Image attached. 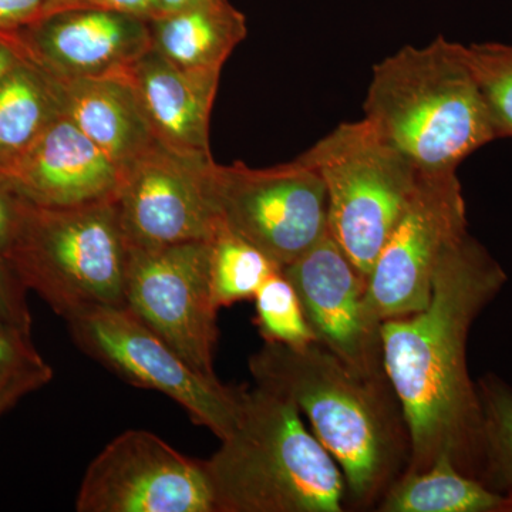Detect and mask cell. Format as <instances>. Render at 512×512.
<instances>
[{
  "instance_id": "6da1fadb",
  "label": "cell",
  "mask_w": 512,
  "mask_h": 512,
  "mask_svg": "<svg viewBox=\"0 0 512 512\" xmlns=\"http://www.w3.org/2000/svg\"><path fill=\"white\" fill-rule=\"evenodd\" d=\"M507 282L500 262L468 234L441 262L429 305L382 323L384 372L409 427L406 471L450 464L484 484L483 407L468 339Z\"/></svg>"
},
{
  "instance_id": "7a4b0ae2",
  "label": "cell",
  "mask_w": 512,
  "mask_h": 512,
  "mask_svg": "<svg viewBox=\"0 0 512 512\" xmlns=\"http://www.w3.org/2000/svg\"><path fill=\"white\" fill-rule=\"evenodd\" d=\"M249 370L256 384L291 397L309 420L342 470L348 510H375L410 461L409 427L387 376L363 375L316 342H264Z\"/></svg>"
},
{
  "instance_id": "3957f363",
  "label": "cell",
  "mask_w": 512,
  "mask_h": 512,
  "mask_svg": "<svg viewBox=\"0 0 512 512\" xmlns=\"http://www.w3.org/2000/svg\"><path fill=\"white\" fill-rule=\"evenodd\" d=\"M363 110L376 136L421 173H457L468 156L500 138L464 46L443 37L377 63Z\"/></svg>"
},
{
  "instance_id": "277c9868",
  "label": "cell",
  "mask_w": 512,
  "mask_h": 512,
  "mask_svg": "<svg viewBox=\"0 0 512 512\" xmlns=\"http://www.w3.org/2000/svg\"><path fill=\"white\" fill-rule=\"evenodd\" d=\"M205 463L217 512L348 510L338 463L291 397L264 384L245 390L237 427Z\"/></svg>"
},
{
  "instance_id": "5b68a950",
  "label": "cell",
  "mask_w": 512,
  "mask_h": 512,
  "mask_svg": "<svg viewBox=\"0 0 512 512\" xmlns=\"http://www.w3.org/2000/svg\"><path fill=\"white\" fill-rule=\"evenodd\" d=\"M128 242L114 197L46 208L23 200L5 262L64 320L126 306Z\"/></svg>"
},
{
  "instance_id": "8992f818",
  "label": "cell",
  "mask_w": 512,
  "mask_h": 512,
  "mask_svg": "<svg viewBox=\"0 0 512 512\" xmlns=\"http://www.w3.org/2000/svg\"><path fill=\"white\" fill-rule=\"evenodd\" d=\"M299 157L325 184L330 235L369 278L421 171L363 119L340 124Z\"/></svg>"
},
{
  "instance_id": "52a82bcc",
  "label": "cell",
  "mask_w": 512,
  "mask_h": 512,
  "mask_svg": "<svg viewBox=\"0 0 512 512\" xmlns=\"http://www.w3.org/2000/svg\"><path fill=\"white\" fill-rule=\"evenodd\" d=\"M66 323L87 356L133 386L170 397L220 441L237 427L247 389L197 372L127 306L93 309Z\"/></svg>"
},
{
  "instance_id": "ba28073f",
  "label": "cell",
  "mask_w": 512,
  "mask_h": 512,
  "mask_svg": "<svg viewBox=\"0 0 512 512\" xmlns=\"http://www.w3.org/2000/svg\"><path fill=\"white\" fill-rule=\"evenodd\" d=\"M211 190L220 224L281 269L329 234L325 184L301 157L269 168L215 163Z\"/></svg>"
},
{
  "instance_id": "9c48e42d",
  "label": "cell",
  "mask_w": 512,
  "mask_h": 512,
  "mask_svg": "<svg viewBox=\"0 0 512 512\" xmlns=\"http://www.w3.org/2000/svg\"><path fill=\"white\" fill-rule=\"evenodd\" d=\"M124 299L188 365L202 375L217 376L220 306L212 292L211 241L128 248Z\"/></svg>"
},
{
  "instance_id": "30bf717a",
  "label": "cell",
  "mask_w": 512,
  "mask_h": 512,
  "mask_svg": "<svg viewBox=\"0 0 512 512\" xmlns=\"http://www.w3.org/2000/svg\"><path fill=\"white\" fill-rule=\"evenodd\" d=\"M468 232L457 173H420L406 210L367 278V302L380 323L423 311L441 262Z\"/></svg>"
},
{
  "instance_id": "8fae6325",
  "label": "cell",
  "mask_w": 512,
  "mask_h": 512,
  "mask_svg": "<svg viewBox=\"0 0 512 512\" xmlns=\"http://www.w3.org/2000/svg\"><path fill=\"white\" fill-rule=\"evenodd\" d=\"M79 512H217L207 463L146 430L111 440L84 474Z\"/></svg>"
},
{
  "instance_id": "7c38bea8",
  "label": "cell",
  "mask_w": 512,
  "mask_h": 512,
  "mask_svg": "<svg viewBox=\"0 0 512 512\" xmlns=\"http://www.w3.org/2000/svg\"><path fill=\"white\" fill-rule=\"evenodd\" d=\"M212 158L154 144L121 165L114 202L128 245L161 248L211 241L220 227L211 190Z\"/></svg>"
},
{
  "instance_id": "4fadbf2b",
  "label": "cell",
  "mask_w": 512,
  "mask_h": 512,
  "mask_svg": "<svg viewBox=\"0 0 512 512\" xmlns=\"http://www.w3.org/2000/svg\"><path fill=\"white\" fill-rule=\"evenodd\" d=\"M282 272L301 299L316 343L363 375H386L382 323L370 311L367 279L330 232Z\"/></svg>"
},
{
  "instance_id": "5bb4252c",
  "label": "cell",
  "mask_w": 512,
  "mask_h": 512,
  "mask_svg": "<svg viewBox=\"0 0 512 512\" xmlns=\"http://www.w3.org/2000/svg\"><path fill=\"white\" fill-rule=\"evenodd\" d=\"M13 35L30 60L59 79L124 74L151 49L147 20L90 6L47 13Z\"/></svg>"
},
{
  "instance_id": "9a60e30c",
  "label": "cell",
  "mask_w": 512,
  "mask_h": 512,
  "mask_svg": "<svg viewBox=\"0 0 512 512\" xmlns=\"http://www.w3.org/2000/svg\"><path fill=\"white\" fill-rule=\"evenodd\" d=\"M119 177V165L63 116L0 168V178L18 197L46 208L109 200Z\"/></svg>"
},
{
  "instance_id": "2e32d148",
  "label": "cell",
  "mask_w": 512,
  "mask_h": 512,
  "mask_svg": "<svg viewBox=\"0 0 512 512\" xmlns=\"http://www.w3.org/2000/svg\"><path fill=\"white\" fill-rule=\"evenodd\" d=\"M126 74L161 146L212 158L210 119L221 72L183 69L150 49Z\"/></svg>"
},
{
  "instance_id": "e0dca14e",
  "label": "cell",
  "mask_w": 512,
  "mask_h": 512,
  "mask_svg": "<svg viewBox=\"0 0 512 512\" xmlns=\"http://www.w3.org/2000/svg\"><path fill=\"white\" fill-rule=\"evenodd\" d=\"M50 77L60 114L119 168L158 143L126 73L87 79Z\"/></svg>"
},
{
  "instance_id": "ac0fdd59",
  "label": "cell",
  "mask_w": 512,
  "mask_h": 512,
  "mask_svg": "<svg viewBox=\"0 0 512 512\" xmlns=\"http://www.w3.org/2000/svg\"><path fill=\"white\" fill-rule=\"evenodd\" d=\"M151 49L190 70H218L247 37V19L229 0H195L148 20Z\"/></svg>"
},
{
  "instance_id": "d6986e66",
  "label": "cell",
  "mask_w": 512,
  "mask_h": 512,
  "mask_svg": "<svg viewBox=\"0 0 512 512\" xmlns=\"http://www.w3.org/2000/svg\"><path fill=\"white\" fill-rule=\"evenodd\" d=\"M60 116L52 77L22 52L0 83V168Z\"/></svg>"
},
{
  "instance_id": "ffe728a7",
  "label": "cell",
  "mask_w": 512,
  "mask_h": 512,
  "mask_svg": "<svg viewBox=\"0 0 512 512\" xmlns=\"http://www.w3.org/2000/svg\"><path fill=\"white\" fill-rule=\"evenodd\" d=\"M507 498L460 473L450 464L424 471H404L382 500L377 512H504Z\"/></svg>"
},
{
  "instance_id": "44dd1931",
  "label": "cell",
  "mask_w": 512,
  "mask_h": 512,
  "mask_svg": "<svg viewBox=\"0 0 512 512\" xmlns=\"http://www.w3.org/2000/svg\"><path fill=\"white\" fill-rule=\"evenodd\" d=\"M278 269L258 248L220 224L211 239L212 292L220 309L254 299Z\"/></svg>"
},
{
  "instance_id": "7402d4cb",
  "label": "cell",
  "mask_w": 512,
  "mask_h": 512,
  "mask_svg": "<svg viewBox=\"0 0 512 512\" xmlns=\"http://www.w3.org/2000/svg\"><path fill=\"white\" fill-rule=\"evenodd\" d=\"M484 421V484L507 498L512 512V386L494 373L477 382Z\"/></svg>"
},
{
  "instance_id": "603a6c76",
  "label": "cell",
  "mask_w": 512,
  "mask_h": 512,
  "mask_svg": "<svg viewBox=\"0 0 512 512\" xmlns=\"http://www.w3.org/2000/svg\"><path fill=\"white\" fill-rule=\"evenodd\" d=\"M254 323L266 343L302 348L316 342L301 299L282 269L269 276L254 296Z\"/></svg>"
},
{
  "instance_id": "cb8c5ba5",
  "label": "cell",
  "mask_w": 512,
  "mask_h": 512,
  "mask_svg": "<svg viewBox=\"0 0 512 512\" xmlns=\"http://www.w3.org/2000/svg\"><path fill=\"white\" fill-rule=\"evenodd\" d=\"M464 55L493 120L498 137H512V46H464Z\"/></svg>"
},
{
  "instance_id": "d4e9b609",
  "label": "cell",
  "mask_w": 512,
  "mask_h": 512,
  "mask_svg": "<svg viewBox=\"0 0 512 512\" xmlns=\"http://www.w3.org/2000/svg\"><path fill=\"white\" fill-rule=\"evenodd\" d=\"M46 365L35 348L32 332L0 319V372H20Z\"/></svg>"
},
{
  "instance_id": "484cf974",
  "label": "cell",
  "mask_w": 512,
  "mask_h": 512,
  "mask_svg": "<svg viewBox=\"0 0 512 512\" xmlns=\"http://www.w3.org/2000/svg\"><path fill=\"white\" fill-rule=\"evenodd\" d=\"M26 291L28 289L15 272L0 259V319L32 332V316L26 301Z\"/></svg>"
},
{
  "instance_id": "4316f807",
  "label": "cell",
  "mask_w": 512,
  "mask_h": 512,
  "mask_svg": "<svg viewBox=\"0 0 512 512\" xmlns=\"http://www.w3.org/2000/svg\"><path fill=\"white\" fill-rule=\"evenodd\" d=\"M23 200L18 197L5 181L0 178V259L6 255L15 241L20 217H22Z\"/></svg>"
},
{
  "instance_id": "83f0119b",
  "label": "cell",
  "mask_w": 512,
  "mask_h": 512,
  "mask_svg": "<svg viewBox=\"0 0 512 512\" xmlns=\"http://www.w3.org/2000/svg\"><path fill=\"white\" fill-rule=\"evenodd\" d=\"M52 377V367L47 365L40 367V369L20 373L15 379L10 380L6 386L0 389V417L12 409L26 394L35 392V390L49 383Z\"/></svg>"
},
{
  "instance_id": "f1b7e54d",
  "label": "cell",
  "mask_w": 512,
  "mask_h": 512,
  "mask_svg": "<svg viewBox=\"0 0 512 512\" xmlns=\"http://www.w3.org/2000/svg\"><path fill=\"white\" fill-rule=\"evenodd\" d=\"M46 0H0V33L19 32L43 15Z\"/></svg>"
},
{
  "instance_id": "f546056e",
  "label": "cell",
  "mask_w": 512,
  "mask_h": 512,
  "mask_svg": "<svg viewBox=\"0 0 512 512\" xmlns=\"http://www.w3.org/2000/svg\"><path fill=\"white\" fill-rule=\"evenodd\" d=\"M76 6L113 10V12L124 13L147 22L160 13L158 0H80Z\"/></svg>"
},
{
  "instance_id": "4dcf8cb0",
  "label": "cell",
  "mask_w": 512,
  "mask_h": 512,
  "mask_svg": "<svg viewBox=\"0 0 512 512\" xmlns=\"http://www.w3.org/2000/svg\"><path fill=\"white\" fill-rule=\"evenodd\" d=\"M20 56H22V49L16 36L0 33V83L18 62Z\"/></svg>"
},
{
  "instance_id": "1f68e13d",
  "label": "cell",
  "mask_w": 512,
  "mask_h": 512,
  "mask_svg": "<svg viewBox=\"0 0 512 512\" xmlns=\"http://www.w3.org/2000/svg\"><path fill=\"white\" fill-rule=\"evenodd\" d=\"M194 2L195 0H158V9H160L158 15L175 12V10L183 9Z\"/></svg>"
},
{
  "instance_id": "d6a6232c",
  "label": "cell",
  "mask_w": 512,
  "mask_h": 512,
  "mask_svg": "<svg viewBox=\"0 0 512 512\" xmlns=\"http://www.w3.org/2000/svg\"><path fill=\"white\" fill-rule=\"evenodd\" d=\"M79 2L80 0H46L43 15H47V13L56 12V10L74 8V6H76Z\"/></svg>"
},
{
  "instance_id": "836d02e7",
  "label": "cell",
  "mask_w": 512,
  "mask_h": 512,
  "mask_svg": "<svg viewBox=\"0 0 512 512\" xmlns=\"http://www.w3.org/2000/svg\"><path fill=\"white\" fill-rule=\"evenodd\" d=\"M37 369H40V367H37ZM23 372H28V370H20V372H0V389H2L3 386H6V384H8L10 380L15 379L16 376L20 375V373Z\"/></svg>"
}]
</instances>
